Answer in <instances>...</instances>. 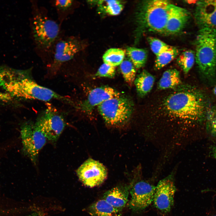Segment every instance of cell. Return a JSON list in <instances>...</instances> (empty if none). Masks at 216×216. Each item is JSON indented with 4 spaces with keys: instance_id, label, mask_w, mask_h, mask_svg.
I'll return each mask as SVG.
<instances>
[{
    "instance_id": "obj_24",
    "label": "cell",
    "mask_w": 216,
    "mask_h": 216,
    "mask_svg": "<svg viewBox=\"0 0 216 216\" xmlns=\"http://www.w3.org/2000/svg\"><path fill=\"white\" fill-rule=\"evenodd\" d=\"M195 53L192 50H188L182 52L178 57L177 62L185 74H188L193 66Z\"/></svg>"
},
{
    "instance_id": "obj_14",
    "label": "cell",
    "mask_w": 216,
    "mask_h": 216,
    "mask_svg": "<svg viewBox=\"0 0 216 216\" xmlns=\"http://www.w3.org/2000/svg\"><path fill=\"white\" fill-rule=\"evenodd\" d=\"M190 17L187 9L173 4L169 15L164 33L166 35L178 34L184 28Z\"/></svg>"
},
{
    "instance_id": "obj_28",
    "label": "cell",
    "mask_w": 216,
    "mask_h": 216,
    "mask_svg": "<svg viewBox=\"0 0 216 216\" xmlns=\"http://www.w3.org/2000/svg\"><path fill=\"white\" fill-rule=\"evenodd\" d=\"M115 67L104 63L98 69L95 75L100 77L113 78L115 74Z\"/></svg>"
},
{
    "instance_id": "obj_3",
    "label": "cell",
    "mask_w": 216,
    "mask_h": 216,
    "mask_svg": "<svg viewBox=\"0 0 216 216\" xmlns=\"http://www.w3.org/2000/svg\"><path fill=\"white\" fill-rule=\"evenodd\" d=\"M173 4L170 1L164 0H147L141 2L136 15L137 38L146 32L164 34Z\"/></svg>"
},
{
    "instance_id": "obj_19",
    "label": "cell",
    "mask_w": 216,
    "mask_h": 216,
    "mask_svg": "<svg viewBox=\"0 0 216 216\" xmlns=\"http://www.w3.org/2000/svg\"><path fill=\"white\" fill-rule=\"evenodd\" d=\"M181 83L179 71L175 68L168 69L165 71L158 84L160 90L174 88Z\"/></svg>"
},
{
    "instance_id": "obj_18",
    "label": "cell",
    "mask_w": 216,
    "mask_h": 216,
    "mask_svg": "<svg viewBox=\"0 0 216 216\" xmlns=\"http://www.w3.org/2000/svg\"><path fill=\"white\" fill-rule=\"evenodd\" d=\"M154 80L152 75L145 70H143L134 81L139 95L142 97L148 94L153 87Z\"/></svg>"
},
{
    "instance_id": "obj_9",
    "label": "cell",
    "mask_w": 216,
    "mask_h": 216,
    "mask_svg": "<svg viewBox=\"0 0 216 216\" xmlns=\"http://www.w3.org/2000/svg\"><path fill=\"white\" fill-rule=\"evenodd\" d=\"M83 46L82 42L72 37L58 41L56 45L53 60L50 65V73L55 74L62 65L72 59Z\"/></svg>"
},
{
    "instance_id": "obj_7",
    "label": "cell",
    "mask_w": 216,
    "mask_h": 216,
    "mask_svg": "<svg viewBox=\"0 0 216 216\" xmlns=\"http://www.w3.org/2000/svg\"><path fill=\"white\" fill-rule=\"evenodd\" d=\"M35 124L46 139L52 142L57 140L66 125L62 116L51 106L38 117Z\"/></svg>"
},
{
    "instance_id": "obj_22",
    "label": "cell",
    "mask_w": 216,
    "mask_h": 216,
    "mask_svg": "<svg viewBox=\"0 0 216 216\" xmlns=\"http://www.w3.org/2000/svg\"><path fill=\"white\" fill-rule=\"evenodd\" d=\"M125 51L123 50L116 48L108 50L104 53L103 59L104 63L115 67L120 65L124 60Z\"/></svg>"
},
{
    "instance_id": "obj_13",
    "label": "cell",
    "mask_w": 216,
    "mask_h": 216,
    "mask_svg": "<svg viewBox=\"0 0 216 216\" xmlns=\"http://www.w3.org/2000/svg\"><path fill=\"white\" fill-rule=\"evenodd\" d=\"M194 17L200 28L216 29V0H200L197 2Z\"/></svg>"
},
{
    "instance_id": "obj_26",
    "label": "cell",
    "mask_w": 216,
    "mask_h": 216,
    "mask_svg": "<svg viewBox=\"0 0 216 216\" xmlns=\"http://www.w3.org/2000/svg\"><path fill=\"white\" fill-rule=\"evenodd\" d=\"M147 40L152 51L156 56L164 51L171 49L173 47L154 37H148Z\"/></svg>"
},
{
    "instance_id": "obj_16",
    "label": "cell",
    "mask_w": 216,
    "mask_h": 216,
    "mask_svg": "<svg viewBox=\"0 0 216 216\" xmlns=\"http://www.w3.org/2000/svg\"><path fill=\"white\" fill-rule=\"evenodd\" d=\"M131 185L117 186L106 192L103 199L117 209L122 211L128 201Z\"/></svg>"
},
{
    "instance_id": "obj_8",
    "label": "cell",
    "mask_w": 216,
    "mask_h": 216,
    "mask_svg": "<svg viewBox=\"0 0 216 216\" xmlns=\"http://www.w3.org/2000/svg\"><path fill=\"white\" fill-rule=\"evenodd\" d=\"M21 132L26 154L36 164L39 152L45 144L47 139L35 123H26L22 126Z\"/></svg>"
},
{
    "instance_id": "obj_32",
    "label": "cell",
    "mask_w": 216,
    "mask_h": 216,
    "mask_svg": "<svg viewBox=\"0 0 216 216\" xmlns=\"http://www.w3.org/2000/svg\"><path fill=\"white\" fill-rule=\"evenodd\" d=\"M212 153L213 156L216 159V146L213 147L212 148Z\"/></svg>"
},
{
    "instance_id": "obj_20",
    "label": "cell",
    "mask_w": 216,
    "mask_h": 216,
    "mask_svg": "<svg viewBox=\"0 0 216 216\" xmlns=\"http://www.w3.org/2000/svg\"><path fill=\"white\" fill-rule=\"evenodd\" d=\"M126 53L136 68H140L146 64L148 56L146 49L129 47L127 49Z\"/></svg>"
},
{
    "instance_id": "obj_10",
    "label": "cell",
    "mask_w": 216,
    "mask_h": 216,
    "mask_svg": "<svg viewBox=\"0 0 216 216\" xmlns=\"http://www.w3.org/2000/svg\"><path fill=\"white\" fill-rule=\"evenodd\" d=\"M76 173L80 180L85 185L92 188L102 184L106 179L107 173L102 164L90 158L79 167Z\"/></svg>"
},
{
    "instance_id": "obj_27",
    "label": "cell",
    "mask_w": 216,
    "mask_h": 216,
    "mask_svg": "<svg viewBox=\"0 0 216 216\" xmlns=\"http://www.w3.org/2000/svg\"><path fill=\"white\" fill-rule=\"evenodd\" d=\"M20 105L19 101L10 94L0 92V107L16 108Z\"/></svg>"
},
{
    "instance_id": "obj_11",
    "label": "cell",
    "mask_w": 216,
    "mask_h": 216,
    "mask_svg": "<svg viewBox=\"0 0 216 216\" xmlns=\"http://www.w3.org/2000/svg\"><path fill=\"white\" fill-rule=\"evenodd\" d=\"M155 188L144 181L136 183L131 187L130 191L131 197L128 203L130 208L138 211L149 205L153 201Z\"/></svg>"
},
{
    "instance_id": "obj_33",
    "label": "cell",
    "mask_w": 216,
    "mask_h": 216,
    "mask_svg": "<svg viewBox=\"0 0 216 216\" xmlns=\"http://www.w3.org/2000/svg\"><path fill=\"white\" fill-rule=\"evenodd\" d=\"M213 92L214 94L216 96V85L213 88Z\"/></svg>"
},
{
    "instance_id": "obj_30",
    "label": "cell",
    "mask_w": 216,
    "mask_h": 216,
    "mask_svg": "<svg viewBox=\"0 0 216 216\" xmlns=\"http://www.w3.org/2000/svg\"><path fill=\"white\" fill-rule=\"evenodd\" d=\"M208 125L209 132L216 139V121L208 120Z\"/></svg>"
},
{
    "instance_id": "obj_1",
    "label": "cell",
    "mask_w": 216,
    "mask_h": 216,
    "mask_svg": "<svg viewBox=\"0 0 216 216\" xmlns=\"http://www.w3.org/2000/svg\"><path fill=\"white\" fill-rule=\"evenodd\" d=\"M31 69L19 70L6 66L0 67V87L15 98L48 101L70 100L50 88L40 86L32 78Z\"/></svg>"
},
{
    "instance_id": "obj_34",
    "label": "cell",
    "mask_w": 216,
    "mask_h": 216,
    "mask_svg": "<svg viewBox=\"0 0 216 216\" xmlns=\"http://www.w3.org/2000/svg\"><path fill=\"white\" fill-rule=\"evenodd\" d=\"M205 191H212L216 193V191L212 190H205Z\"/></svg>"
},
{
    "instance_id": "obj_12",
    "label": "cell",
    "mask_w": 216,
    "mask_h": 216,
    "mask_svg": "<svg viewBox=\"0 0 216 216\" xmlns=\"http://www.w3.org/2000/svg\"><path fill=\"white\" fill-rule=\"evenodd\" d=\"M176 190L171 176L161 180L155 188L153 201L156 207L163 212H169L173 204Z\"/></svg>"
},
{
    "instance_id": "obj_5",
    "label": "cell",
    "mask_w": 216,
    "mask_h": 216,
    "mask_svg": "<svg viewBox=\"0 0 216 216\" xmlns=\"http://www.w3.org/2000/svg\"><path fill=\"white\" fill-rule=\"evenodd\" d=\"M132 101L121 96L111 98L98 106V111L106 124L115 126L126 122L133 110Z\"/></svg>"
},
{
    "instance_id": "obj_31",
    "label": "cell",
    "mask_w": 216,
    "mask_h": 216,
    "mask_svg": "<svg viewBox=\"0 0 216 216\" xmlns=\"http://www.w3.org/2000/svg\"><path fill=\"white\" fill-rule=\"evenodd\" d=\"M208 120L216 121V109H215L214 110V111L213 112V113H212V114L210 115Z\"/></svg>"
},
{
    "instance_id": "obj_17",
    "label": "cell",
    "mask_w": 216,
    "mask_h": 216,
    "mask_svg": "<svg viewBox=\"0 0 216 216\" xmlns=\"http://www.w3.org/2000/svg\"><path fill=\"white\" fill-rule=\"evenodd\" d=\"M88 211L92 216H122V212L113 207L103 199L91 204Z\"/></svg>"
},
{
    "instance_id": "obj_6",
    "label": "cell",
    "mask_w": 216,
    "mask_h": 216,
    "mask_svg": "<svg viewBox=\"0 0 216 216\" xmlns=\"http://www.w3.org/2000/svg\"><path fill=\"white\" fill-rule=\"evenodd\" d=\"M32 26L34 39L38 46L44 50L49 49L58 36V24L47 17L38 14L34 17Z\"/></svg>"
},
{
    "instance_id": "obj_2",
    "label": "cell",
    "mask_w": 216,
    "mask_h": 216,
    "mask_svg": "<svg viewBox=\"0 0 216 216\" xmlns=\"http://www.w3.org/2000/svg\"><path fill=\"white\" fill-rule=\"evenodd\" d=\"M166 97L161 104L163 113L168 116L191 122L200 120L204 115V98L197 89L180 85Z\"/></svg>"
},
{
    "instance_id": "obj_25",
    "label": "cell",
    "mask_w": 216,
    "mask_h": 216,
    "mask_svg": "<svg viewBox=\"0 0 216 216\" xmlns=\"http://www.w3.org/2000/svg\"><path fill=\"white\" fill-rule=\"evenodd\" d=\"M120 68L125 80L131 86L136 75V68L134 64L130 60H124L120 65Z\"/></svg>"
},
{
    "instance_id": "obj_15",
    "label": "cell",
    "mask_w": 216,
    "mask_h": 216,
    "mask_svg": "<svg viewBox=\"0 0 216 216\" xmlns=\"http://www.w3.org/2000/svg\"><path fill=\"white\" fill-rule=\"evenodd\" d=\"M120 96L119 92L111 87L104 86L96 88L90 91L86 100L82 104L81 108L84 111H89L106 100Z\"/></svg>"
},
{
    "instance_id": "obj_23",
    "label": "cell",
    "mask_w": 216,
    "mask_h": 216,
    "mask_svg": "<svg viewBox=\"0 0 216 216\" xmlns=\"http://www.w3.org/2000/svg\"><path fill=\"white\" fill-rule=\"evenodd\" d=\"M179 51L176 48L164 51L156 56L154 68L156 70H159L174 59L179 54Z\"/></svg>"
},
{
    "instance_id": "obj_35",
    "label": "cell",
    "mask_w": 216,
    "mask_h": 216,
    "mask_svg": "<svg viewBox=\"0 0 216 216\" xmlns=\"http://www.w3.org/2000/svg\"><path fill=\"white\" fill-rule=\"evenodd\" d=\"M213 216H216V215H214Z\"/></svg>"
},
{
    "instance_id": "obj_4",
    "label": "cell",
    "mask_w": 216,
    "mask_h": 216,
    "mask_svg": "<svg viewBox=\"0 0 216 216\" xmlns=\"http://www.w3.org/2000/svg\"><path fill=\"white\" fill-rule=\"evenodd\" d=\"M195 61L205 77H213L216 70V29L200 28L196 40Z\"/></svg>"
},
{
    "instance_id": "obj_21",
    "label": "cell",
    "mask_w": 216,
    "mask_h": 216,
    "mask_svg": "<svg viewBox=\"0 0 216 216\" xmlns=\"http://www.w3.org/2000/svg\"><path fill=\"white\" fill-rule=\"evenodd\" d=\"M99 11L112 16L120 14L123 8L122 2L118 0H99L97 1Z\"/></svg>"
},
{
    "instance_id": "obj_29",
    "label": "cell",
    "mask_w": 216,
    "mask_h": 216,
    "mask_svg": "<svg viewBox=\"0 0 216 216\" xmlns=\"http://www.w3.org/2000/svg\"><path fill=\"white\" fill-rule=\"evenodd\" d=\"M73 1L71 0H56L54 3L58 10L65 11L69 9L72 5Z\"/></svg>"
}]
</instances>
